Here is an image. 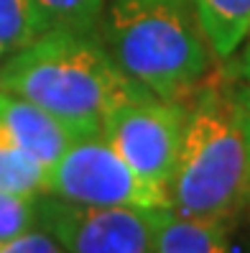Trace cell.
<instances>
[{
    "mask_svg": "<svg viewBox=\"0 0 250 253\" xmlns=\"http://www.w3.org/2000/svg\"><path fill=\"white\" fill-rule=\"evenodd\" d=\"M43 31L46 28L34 0H0V62Z\"/></svg>",
    "mask_w": 250,
    "mask_h": 253,
    "instance_id": "cell-11",
    "label": "cell"
},
{
    "mask_svg": "<svg viewBox=\"0 0 250 253\" xmlns=\"http://www.w3.org/2000/svg\"><path fill=\"white\" fill-rule=\"evenodd\" d=\"M250 195V156L238 92L207 87L186 110L176 169L169 182L171 210L230 220Z\"/></svg>",
    "mask_w": 250,
    "mask_h": 253,
    "instance_id": "cell-3",
    "label": "cell"
},
{
    "mask_svg": "<svg viewBox=\"0 0 250 253\" xmlns=\"http://www.w3.org/2000/svg\"><path fill=\"white\" fill-rule=\"evenodd\" d=\"M238 74H240V80L245 82L243 87L250 92V39L245 41V49H243V54L238 59Z\"/></svg>",
    "mask_w": 250,
    "mask_h": 253,
    "instance_id": "cell-16",
    "label": "cell"
},
{
    "mask_svg": "<svg viewBox=\"0 0 250 253\" xmlns=\"http://www.w3.org/2000/svg\"><path fill=\"white\" fill-rule=\"evenodd\" d=\"M69 202L97 207L171 210L169 192L145 182L102 136L74 138L46 174V192Z\"/></svg>",
    "mask_w": 250,
    "mask_h": 253,
    "instance_id": "cell-4",
    "label": "cell"
},
{
    "mask_svg": "<svg viewBox=\"0 0 250 253\" xmlns=\"http://www.w3.org/2000/svg\"><path fill=\"white\" fill-rule=\"evenodd\" d=\"M212 56L227 59L250 39V0H192Z\"/></svg>",
    "mask_w": 250,
    "mask_h": 253,
    "instance_id": "cell-9",
    "label": "cell"
},
{
    "mask_svg": "<svg viewBox=\"0 0 250 253\" xmlns=\"http://www.w3.org/2000/svg\"><path fill=\"white\" fill-rule=\"evenodd\" d=\"M49 169L36 159L26 156L13 146L0 143V189L26 197H38L46 192Z\"/></svg>",
    "mask_w": 250,
    "mask_h": 253,
    "instance_id": "cell-12",
    "label": "cell"
},
{
    "mask_svg": "<svg viewBox=\"0 0 250 253\" xmlns=\"http://www.w3.org/2000/svg\"><path fill=\"white\" fill-rule=\"evenodd\" d=\"M102 18L107 54L148 95L181 102L207 77L212 51L192 0H110Z\"/></svg>",
    "mask_w": 250,
    "mask_h": 253,
    "instance_id": "cell-2",
    "label": "cell"
},
{
    "mask_svg": "<svg viewBox=\"0 0 250 253\" xmlns=\"http://www.w3.org/2000/svg\"><path fill=\"white\" fill-rule=\"evenodd\" d=\"M0 253H64L54 238L43 228H31L23 235H16L10 241L0 243Z\"/></svg>",
    "mask_w": 250,
    "mask_h": 253,
    "instance_id": "cell-14",
    "label": "cell"
},
{
    "mask_svg": "<svg viewBox=\"0 0 250 253\" xmlns=\"http://www.w3.org/2000/svg\"><path fill=\"white\" fill-rule=\"evenodd\" d=\"M158 212L79 205L54 195L36 197V225L64 253H153Z\"/></svg>",
    "mask_w": 250,
    "mask_h": 253,
    "instance_id": "cell-5",
    "label": "cell"
},
{
    "mask_svg": "<svg viewBox=\"0 0 250 253\" xmlns=\"http://www.w3.org/2000/svg\"><path fill=\"white\" fill-rule=\"evenodd\" d=\"M153 253H230L227 220L161 210Z\"/></svg>",
    "mask_w": 250,
    "mask_h": 253,
    "instance_id": "cell-8",
    "label": "cell"
},
{
    "mask_svg": "<svg viewBox=\"0 0 250 253\" xmlns=\"http://www.w3.org/2000/svg\"><path fill=\"white\" fill-rule=\"evenodd\" d=\"M0 90L46 110L74 138L100 136L125 102L153 97L90 34L51 28L0 62Z\"/></svg>",
    "mask_w": 250,
    "mask_h": 253,
    "instance_id": "cell-1",
    "label": "cell"
},
{
    "mask_svg": "<svg viewBox=\"0 0 250 253\" xmlns=\"http://www.w3.org/2000/svg\"><path fill=\"white\" fill-rule=\"evenodd\" d=\"M36 228V197L0 189V243Z\"/></svg>",
    "mask_w": 250,
    "mask_h": 253,
    "instance_id": "cell-13",
    "label": "cell"
},
{
    "mask_svg": "<svg viewBox=\"0 0 250 253\" xmlns=\"http://www.w3.org/2000/svg\"><path fill=\"white\" fill-rule=\"evenodd\" d=\"M240 100V118H243V130H245V141H248V156H250V92L243 90L238 92Z\"/></svg>",
    "mask_w": 250,
    "mask_h": 253,
    "instance_id": "cell-15",
    "label": "cell"
},
{
    "mask_svg": "<svg viewBox=\"0 0 250 253\" xmlns=\"http://www.w3.org/2000/svg\"><path fill=\"white\" fill-rule=\"evenodd\" d=\"M184 123L186 108L181 102L143 97L117 108L102 126V136L138 176L169 192Z\"/></svg>",
    "mask_w": 250,
    "mask_h": 253,
    "instance_id": "cell-6",
    "label": "cell"
},
{
    "mask_svg": "<svg viewBox=\"0 0 250 253\" xmlns=\"http://www.w3.org/2000/svg\"><path fill=\"white\" fill-rule=\"evenodd\" d=\"M71 141L74 136L46 110L0 90V143L18 148L49 169Z\"/></svg>",
    "mask_w": 250,
    "mask_h": 253,
    "instance_id": "cell-7",
    "label": "cell"
},
{
    "mask_svg": "<svg viewBox=\"0 0 250 253\" xmlns=\"http://www.w3.org/2000/svg\"><path fill=\"white\" fill-rule=\"evenodd\" d=\"M43 28H64L74 34L95 36L105 16L107 0H34Z\"/></svg>",
    "mask_w": 250,
    "mask_h": 253,
    "instance_id": "cell-10",
    "label": "cell"
}]
</instances>
